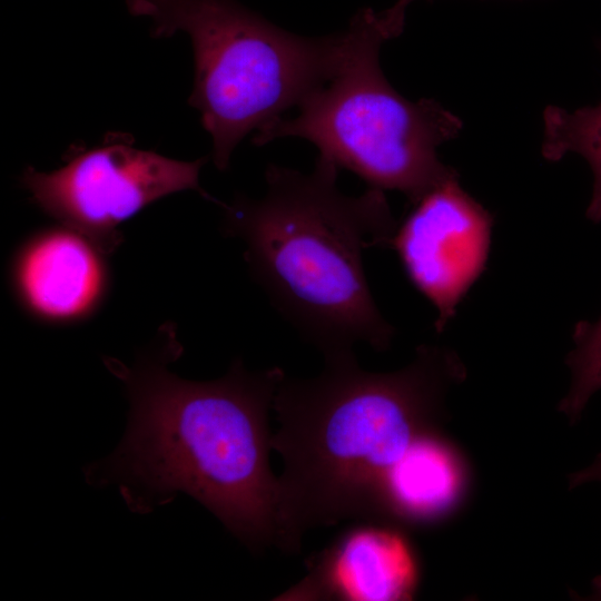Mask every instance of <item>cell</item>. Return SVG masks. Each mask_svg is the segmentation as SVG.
<instances>
[{
    "label": "cell",
    "mask_w": 601,
    "mask_h": 601,
    "mask_svg": "<svg viewBox=\"0 0 601 601\" xmlns=\"http://www.w3.org/2000/svg\"><path fill=\"white\" fill-rule=\"evenodd\" d=\"M206 160L181 161L111 141L75 152L50 173L27 167L21 180L42 210L108 256L122 242L120 223L145 206L187 189L211 199L199 185Z\"/></svg>",
    "instance_id": "8992f818"
},
{
    "label": "cell",
    "mask_w": 601,
    "mask_h": 601,
    "mask_svg": "<svg viewBox=\"0 0 601 601\" xmlns=\"http://www.w3.org/2000/svg\"><path fill=\"white\" fill-rule=\"evenodd\" d=\"M470 469L440 428L420 437L394 469L385 493L383 523L403 529L439 523L465 499Z\"/></svg>",
    "instance_id": "30bf717a"
},
{
    "label": "cell",
    "mask_w": 601,
    "mask_h": 601,
    "mask_svg": "<svg viewBox=\"0 0 601 601\" xmlns=\"http://www.w3.org/2000/svg\"><path fill=\"white\" fill-rule=\"evenodd\" d=\"M493 219L453 178L424 195L401 225L391 247L405 273L437 309L442 333L456 307L483 273Z\"/></svg>",
    "instance_id": "52a82bcc"
},
{
    "label": "cell",
    "mask_w": 601,
    "mask_h": 601,
    "mask_svg": "<svg viewBox=\"0 0 601 601\" xmlns=\"http://www.w3.org/2000/svg\"><path fill=\"white\" fill-rule=\"evenodd\" d=\"M600 48H601V45H600Z\"/></svg>",
    "instance_id": "5bb4252c"
},
{
    "label": "cell",
    "mask_w": 601,
    "mask_h": 601,
    "mask_svg": "<svg viewBox=\"0 0 601 601\" xmlns=\"http://www.w3.org/2000/svg\"><path fill=\"white\" fill-rule=\"evenodd\" d=\"M151 21L154 38H190L195 79L189 104L213 138L219 170L252 130L299 106L337 71L346 30L322 38L280 29L237 0H125Z\"/></svg>",
    "instance_id": "277c9868"
},
{
    "label": "cell",
    "mask_w": 601,
    "mask_h": 601,
    "mask_svg": "<svg viewBox=\"0 0 601 601\" xmlns=\"http://www.w3.org/2000/svg\"><path fill=\"white\" fill-rule=\"evenodd\" d=\"M572 338L574 348L565 359L571 371V385L559 403V411L574 424L591 396L601 390V315L594 322H578Z\"/></svg>",
    "instance_id": "7c38bea8"
},
{
    "label": "cell",
    "mask_w": 601,
    "mask_h": 601,
    "mask_svg": "<svg viewBox=\"0 0 601 601\" xmlns=\"http://www.w3.org/2000/svg\"><path fill=\"white\" fill-rule=\"evenodd\" d=\"M590 482H601V453L587 467L569 475V487L572 490Z\"/></svg>",
    "instance_id": "4fadbf2b"
},
{
    "label": "cell",
    "mask_w": 601,
    "mask_h": 601,
    "mask_svg": "<svg viewBox=\"0 0 601 601\" xmlns=\"http://www.w3.org/2000/svg\"><path fill=\"white\" fill-rule=\"evenodd\" d=\"M542 155L550 161L568 152L581 155L593 173V190L587 217L601 221V104L568 111L548 106L543 111Z\"/></svg>",
    "instance_id": "8fae6325"
},
{
    "label": "cell",
    "mask_w": 601,
    "mask_h": 601,
    "mask_svg": "<svg viewBox=\"0 0 601 601\" xmlns=\"http://www.w3.org/2000/svg\"><path fill=\"white\" fill-rule=\"evenodd\" d=\"M102 254L82 235L63 226L32 237L19 252L13 282L36 316L69 322L90 314L102 299Z\"/></svg>",
    "instance_id": "9c48e42d"
},
{
    "label": "cell",
    "mask_w": 601,
    "mask_h": 601,
    "mask_svg": "<svg viewBox=\"0 0 601 601\" xmlns=\"http://www.w3.org/2000/svg\"><path fill=\"white\" fill-rule=\"evenodd\" d=\"M338 168L317 160L311 174L269 165L260 199L237 195L224 230L245 243V259L273 306L325 358L367 343L386 351L394 328L382 316L363 254L391 247L396 223L383 190L358 196L337 187Z\"/></svg>",
    "instance_id": "3957f363"
},
{
    "label": "cell",
    "mask_w": 601,
    "mask_h": 601,
    "mask_svg": "<svg viewBox=\"0 0 601 601\" xmlns=\"http://www.w3.org/2000/svg\"><path fill=\"white\" fill-rule=\"evenodd\" d=\"M346 31L333 78L298 106L297 116L272 120L253 142L304 138L316 146L319 159L355 173L370 188L401 191L415 204L457 177L436 149L459 135L462 121L436 100L411 101L390 85L378 58L390 40L380 13L361 10Z\"/></svg>",
    "instance_id": "5b68a950"
},
{
    "label": "cell",
    "mask_w": 601,
    "mask_h": 601,
    "mask_svg": "<svg viewBox=\"0 0 601 601\" xmlns=\"http://www.w3.org/2000/svg\"><path fill=\"white\" fill-rule=\"evenodd\" d=\"M312 378L282 380L273 407L278 479L277 545L296 553L303 534L343 520L383 522L394 469L424 434L440 428L449 388L465 368L451 349L421 345L391 373L364 371L354 353L325 358Z\"/></svg>",
    "instance_id": "7a4b0ae2"
},
{
    "label": "cell",
    "mask_w": 601,
    "mask_h": 601,
    "mask_svg": "<svg viewBox=\"0 0 601 601\" xmlns=\"http://www.w3.org/2000/svg\"><path fill=\"white\" fill-rule=\"evenodd\" d=\"M181 352L168 323L132 364L104 358L125 386L128 425L114 453L86 467L87 481L117 485L137 513L188 494L250 551L277 545L268 412L286 374L277 366L252 372L236 359L218 380L189 381L168 368Z\"/></svg>",
    "instance_id": "6da1fadb"
},
{
    "label": "cell",
    "mask_w": 601,
    "mask_h": 601,
    "mask_svg": "<svg viewBox=\"0 0 601 601\" xmlns=\"http://www.w3.org/2000/svg\"><path fill=\"white\" fill-rule=\"evenodd\" d=\"M308 573L279 594L282 601H408L421 565L405 529L361 521L314 555Z\"/></svg>",
    "instance_id": "ba28073f"
}]
</instances>
